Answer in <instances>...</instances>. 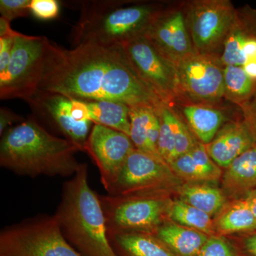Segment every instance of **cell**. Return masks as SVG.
Masks as SVG:
<instances>
[{
    "label": "cell",
    "instance_id": "52a82bcc",
    "mask_svg": "<svg viewBox=\"0 0 256 256\" xmlns=\"http://www.w3.org/2000/svg\"><path fill=\"white\" fill-rule=\"evenodd\" d=\"M186 26L196 53L220 56L235 18L229 0H194L183 5Z\"/></svg>",
    "mask_w": 256,
    "mask_h": 256
},
{
    "label": "cell",
    "instance_id": "30bf717a",
    "mask_svg": "<svg viewBox=\"0 0 256 256\" xmlns=\"http://www.w3.org/2000/svg\"><path fill=\"white\" fill-rule=\"evenodd\" d=\"M121 47L140 78L160 100L166 105L176 104L178 87L174 64L144 36L128 42Z\"/></svg>",
    "mask_w": 256,
    "mask_h": 256
},
{
    "label": "cell",
    "instance_id": "d6a6232c",
    "mask_svg": "<svg viewBox=\"0 0 256 256\" xmlns=\"http://www.w3.org/2000/svg\"><path fill=\"white\" fill-rule=\"evenodd\" d=\"M242 118L252 133L256 144V96L240 108Z\"/></svg>",
    "mask_w": 256,
    "mask_h": 256
},
{
    "label": "cell",
    "instance_id": "ba28073f",
    "mask_svg": "<svg viewBox=\"0 0 256 256\" xmlns=\"http://www.w3.org/2000/svg\"><path fill=\"white\" fill-rule=\"evenodd\" d=\"M174 65L178 87L176 104L217 106L224 99V66L220 56L193 52Z\"/></svg>",
    "mask_w": 256,
    "mask_h": 256
},
{
    "label": "cell",
    "instance_id": "8d00e7d4",
    "mask_svg": "<svg viewBox=\"0 0 256 256\" xmlns=\"http://www.w3.org/2000/svg\"><path fill=\"white\" fill-rule=\"evenodd\" d=\"M245 198L248 203L250 210L256 218V188L248 194Z\"/></svg>",
    "mask_w": 256,
    "mask_h": 256
},
{
    "label": "cell",
    "instance_id": "4fadbf2b",
    "mask_svg": "<svg viewBox=\"0 0 256 256\" xmlns=\"http://www.w3.org/2000/svg\"><path fill=\"white\" fill-rule=\"evenodd\" d=\"M38 122L50 128L84 152L90 128V121L76 120L72 116V99L60 94L38 90L26 100Z\"/></svg>",
    "mask_w": 256,
    "mask_h": 256
},
{
    "label": "cell",
    "instance_id": "7402d4cb",
    "mask_svg": "<svg viewBox=\"0 0 256 256\" xmlns=\"http://www.w3.org/2000/svg\"><path fill=\"white\" fill-rule=\"evenodd\" d=\"M156 236L178 256H196L210 238L202 232L174 223L160 226Z\"/></svg>",
    "mask_w": 256,
    "mask_h": 256
},
{
    "label": "cell",
    "instance_id": "9a60e30c",
    "mask_svg": "<svg viewBox=\"0 0 256 256\" xmlns=\"http://www.w3.org/2000/svg\"><path fill=\"white\" fill-rule=\"evenodd\" d=\"M256 60V10L246 5L236 9L220 54L224 66H242Z\"/></svg>",
    "mask_w": 256,
    "mask_h": 256
},
{
    "label": "cell",
    "instance_id": "44dd1931",
    "mask_svg": "<svg viewBox=\"0 0 256 256\" xmlns=\"http://www.w3.org/2000/svg\"><path fill=\"white\" fill-rule=\"evenodd\" d=\"M224 186L230 194L247 195L256 188V144L226 169Z\"/></svg>",
    "mask_w": 256,
    "mask_h": 256
},
{
    "label": "cell",
    "instance_id": "cb8c5ba5",
    "mask_svg": "<svg viewBox=\"0 0 256 256\" xmlns=\"http://www.w3.org/2000/svg\"><path fill=\"white\" fill-rule=\"evenodd\" d=\"M89 120L116 130L130 136V107L124 102L110 100L85 101Z\"/></svg>",
    "mask_w": 256,
    "mask_h": 256
},
{
    "label": "cell",
    "instance_id": "ffe728a7",
    "mask_svg": "<svg viewBox=\"0 0 256 256\" xmlns=\"http://www.w3.org/2000/svg\"><path fill=\"white\" fill-rule=\"evenodd\" d=\"M170 166L176 176L190 182L216 181L222 175L220 166L208 156L204 144L200 142L175 159Z\"/></svg>",
    "mask_w": 256,
    "mask_h": 256
},
{
    "label": "cell",
    "instance_id": "ac0fdd59",
    "mask_svg": "<svg viewBox=\"0 0 256 256\" xmlns=\"http://www.w3.org/2000/svg\"><path fill=\"white\" fill-rule=\"evenodd\" d=\"M158 109L150 106L130 107V138L136 149L164 161L158 150L160 129Z\"/></svg>",
    "mask_w": 256,
    "mask_h": 256
},
{
    "label": "cell",
    "instance_id": "603a6c76",
    "mask_svg": "<svg viewBox=\"0 0 256 256\" xmlns=\"http://www.w3.org/2000/svg\"><path fill=\"white\" fill-rule=\"evenodd\" d=\"M109 239L118 256H178L153 234H118Z\"/></svg>",
    "mask_w": 256,
    "mask_h": 256
},
{
    "label": "cell",
    "instance_id": "f1b7e54d",
    "mask_svg": "<svg viewBox=\"0 0 256 256\" xmlns=\"http://www.w3.org/2000/svg\"><path fill=\"white\" fill-rule=\"evenodd\" d=\"M31 0H1V18L11 22L15 18H25L30 13Z\"/></svg>",
    "mask_w": 256,
    "mask_h": 256
},
{
    "label": "cell",
    "instance_id": "6da1fadb",
    "mask_svg": "<svg viewBox=\"0 0 256 256\" xmlns=\"http://www.w3.org/2000/svg\"><path fill=\"white\" fill-rule=\"evenodd\" d=\"M38 90L84 101L110 100L160 108L162 102L140 78L121 46L66 50L48 40Z\"/></svg>",
    "mask_w": 256,
    "mask_h": 256
},
{
    "label": "cell",
    "instance_id": "e0dca14e",
    "mask_svg": "<svg viewBox=\"0 0 256 256\" xmlns=\"http://www.w3.org/2000/svg\"><path fill=\"white\" fill-rule=\"evenodd\" d=\"M252 133L242 118L224 124L214 139L205 146L208 156L220 168H227L255 144Z\"/></svg>",
    "mask_w": 256,
    "mask_h": 256
},
{
    "label": "cell",
    "instance_id": "8992f818",
    "mask_svg": "<svg viewBox=\"0 0 256 256\" xmlns=\"http://www.w3.org/2000/svg\"><path fill=\"white\" fill-rule=\"evenodd\" d=\"M48 38L18 33L6 72L0 76V98L26 101L40 88Z\"/></svg>",
    "mask_w": 256,
    "mask_h": 256
},
{
    "label": "cell",
    "instance_id": "4316f807",
    "mask_svg": "<svg viewBox=\"0 0 256 256\" xmlns=\"http://www.w3.org/2000/svg\"><path fill=\"white\" fill-rule=\"evenodd\" d=\"M224 99L240 108L256 96V82L249 78L242 66H224Z\"/></svg>",
    "mask_w": 256,
    "mask_h": 256
},
{
    "label": "cell",
    "instance_id": "5b68a950",
    "mask_svg": "<svg viewBox=\"0 0 256 256\" xmlns=\"http://www.w3.org/2000/svg\"><path fill=\"white\" fill-rule=\"evenodd\" d=\"M0 256H82L65 238L54 216L42 215L6 227Z\"/></svg>",
    "mask_w": 256,
    "mask_h": 256
},
{
    "label": "cell",
    "instance_id": "d590c367",
    "mask_svg": "<svg viewBox=\"0 0 256 256\" xmlns=\"http://www.w3.org/2000/svg\"><path fill=\"white\" fill-rule=\"evenodd\" d=\"M245 248L249 256H256V234L246 240Z\"/></svg>",
    "mask_w": 256,
    "mask_h": 256
},
{
    "label": "cell",
    "instance_id": "8fae6325",
    "mask_svg": "<svg viewBox=\"0 0 256 256\" xmlns=\"http://www.w3.org/2000/svg\"><path fill=\"white\" fill-rule=\"evenodd\" d=\"M178 182V176L164 161L134 149L108 193L117 196L156 197L154 194Z\"/></svg>",
    "mask_w": 256,
    "mask_h": 256
},
{
    "label": "cell",
    "instance_id": "277c9868",
    "mask_svg": "<svg viewBox=\"0 0 256 256\" xmlns=\"http://www.w3.org/2000/svg\"><path fill=\"white\" fill-rule=\"evenodd\" d=\"M80 16L70 32L74 47L92 44L121 46L144 36L156 15L160 3L118 0H94L80 3Z\"/></svg>",
    "mask_w": 256,
    "mask_h": 256
},
{
    "label": "cell",
    "instance_id": "2e32d148",
    "mask_svg": "<svg viewBox=\"0 0 256 256\" xmlns=\"http://www.w3.org/2000/svg\"><path fill=\"white\" fill-rule=\"evenodd\" d=\"M158 114L160 121L158 152L170 166L175 159L188 152L198 141L172 106L163 104L158 109Z\"/></svg>",
    "mask_w": 256,
    "mask_h": 256
},
{
    "label": "cell",
    "instance_id": "83f0119b",
    "mask_svg": "<svg viewBox=\"0 0 256 256\" xmlns=\"http://www.w3.org/2000/svg\"><path fill=\"white\" fill-rule=\"evenodd\" d=\"M168 214L173 222L183 226L212 235L216 232L212 216L181 200L170 204Z\"/></svg>",
    "mask_w": 256,
    "mask_h": 256
},
{
    "label": "cell",
    "instance_id": "5bb4252c",
    "mask_svg": "<svg viewBox=\"0 0 256 256\" xmlns=\"http://www.w3.org/2000/svg\"><path fill=\"white\" fill-rule=\"evenodd\" d=\"M144 36L174 64L194 52L183 5L181 8H163Z\"/></svg>",
    "mask_w": 256,
    "mask_h": 256
},
{
    "label": "cell",
    "instance_id": "7c38bea8",
    "mask_svg": "<svg viewBox=\"0 0 256 256\" xmlns=\"http://www.w3.org/2000/svg\"><path fill=\"white\" fill-rule=\"evenodd\" d=\"M136 149L128 134L94 124L88 138L84 152L95 162L100 181L108 192L118 178L128 158Z\"/></svg>",
    "mask_w": 256,
    "mask_h": 256
},
{
    "label": "cell",
    "instance_id": "7a4b0ae2",
    "mask_svg": "<svg viewBox=\"0 0 256 256\" xmlns=\"http://www.w3.org/2000/svg\"><path fill=\"white\" fill-rule=\"evenodd\" d=\"M78 152L74 143L52 134L36 119L25 120L2 136L0 165L31 178L73 176L80 165Z\"/></svg>",
    "mask_w": 256,
    "mask_h": 256
},
{
    "label": "cell",
    "instance_id": "1f68e13d",
    "mask_svg": "<svg viewBox=\"0 0 256 256\" xmlns=\"http://www.w3.org/2000/svg\"><path fill=\"white\" fill-rule=\"evenodd\" d=\"M20 32L12 36H0V76L3 75L8 68L14 46L15 37Z\"/></svg>",
    "mask_w": 256,
    "mask_h": 256
},
{
    "label": "cell",
    "instance_id": "836d02e7",
    "mask_svg": "<svg viewBox=\"0 0 256 256\" xmlns=\"http://www.w3.org/2000/svg\"><path fill=\"white\" fill-rule=\"evenodd\" d=\"M24 120H25L21 116L14 114L9 109L1 108V110H0V136H2L8 129L12 128L11 126L13 124H20Z\"/></svg>",
    "mask_w": 256,
    "mask_h": 256
},
{
    "label": "cell",
    "instance_id": "9c48e42d",
    "mask_svg": "<svg viewBox=\"0 0 256 256\" xmlns=\"http://www.w3.org/2000/svg\"><path fill=\"white\" fill-rule=\"evenodd\" d=\"M109 238L118 234H152L160 226L170 204L160 197L100 196Z\"/></svg>",
    "mask_w": 256,
    "mask_h": 256
},
{
    "label": "cell",
    "instance_id": "f546056e",
    "mask_svg": "<svg viewBox=\"0 0 256 256\" xmlns=\"http://www.w3.org/2000/svg\"><path fill=\"white\" fill-rule=\"evenodd\" d=\"M60 12V2L56 0H31L30 13L38 20H54Z\"/></svg>",
    "mask_w": 256,
    "mask_h": 256
},
{
    "label": "cell",
    "instance_id": "d4e9b609",
    "mask_svg": "<svg viewBox=\"0 0 256 256\" xmlns=\"http://www.w3.org/2000/svg\"><path fill=\"white\" fill-rule=\"evenodd\" d=\"M182 201L212 216L223 210L225 196L220 188L204 184L190 182L180 188Z\"/></svg>",
    "mask_w": 256,
    "mask_h": 256
},
{
    "label": "cell",
    "instance_id": "3957f363",
    "mask_svg": "<svg viewBox=\"0 0 256 256\" xmlns=\"http://www.w3.org/2000/svg\"><path fill=\"white\" fill-rule=\"evenodd\" d=\"M67 242L82 256H118L111 245L100 196L89 184L86 164L63 186L54 215Z\"/></svg>",
    "mask_w": 256,
    "mask_h": 256
},
{
    "label": "cell",
    "instance_id": "e575fe53",
    "mask_svg": "<svg viewBox=\"0 0 256 256\" xmlns=\"http://www.w3.org/2000/svg\"><path fill=\"white\" fill-rule=\"evenodd\" d=\"M242 67L249 78L256 82V60H248Z\"/></svg>",
    "mask_w": 256,
    "mask_h": 256
},
{
    "label": "cell",
    "instance_id": "4dcf8cb0",
    "mask_svg": "<svg viewBox=\"0 0 256 256\" xmlns=\"http://www.w3.org/2000/svg\"><path fill=\"white\" fill-rule=\"evenodd\" d=\"M196 256H235L225 240L210 236Z\"/></svg>",
    "mask_w": 256,
    "mask_h": 256
},
{
    "label": "cell",
    "instance_id": "484cf974",
    "mask_svg": "<svg viewBox=\"0 0 256 256\" xmlns=\"http://www.w3.org/2000/svg\"><path fill=\"white\" fill-rule=\"evenodd\" d=\"M216 230L227 234L256 230V218L245 198L224 208L215 222Z\"/></svg>",
    "mask_w": 256,
    "mask_h": 256
},
{
    "label": "cell",
    "instance_id": "d6986e66",
    "mask_svg": "<svg viewBox=\"0 0 256 256\" xmlns=\"http://www.w3.org/2000/svg\"><path fill=\"white\" fill-rule=\"evenodd\" d=\"M173 106H176V110L181 112L192 132L204 146L214 139L226 120L224 111L217 106L190 102H178Z\"/></svg>",
    "mask_w": 256,
    "mask_h": 256
}]
</instances>
